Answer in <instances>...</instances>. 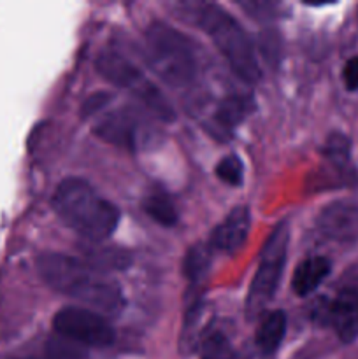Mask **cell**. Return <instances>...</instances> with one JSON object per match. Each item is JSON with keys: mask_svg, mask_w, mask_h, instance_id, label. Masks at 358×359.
<instances>
[{"mask_svg": "<svg viewBox=\"0 0 358 359\" xmlns=\"http://www.w3.org/2000/svg\"><path fill=\"white\" fill-rule=\"evenodd\" d=\"M319 233L339 244L358 241V203L351 200H336L319 210L316 217Z\"/></svg>", "mask_w": 358, "mask_h": 359, "instance_id": "obj_8", "label": "cell"}, {"mask_svg": "<svg viewBox=\"0 0 358 359\" xmlns=\"http://www.w3.org/2000/svg\"><path fill=\"white\" fill-rule=\"evenodd\" d=\"M53 328L58 337L79 346L107 347L116 339L107 318L84 307H63L53 318Z\"/></svg>", "mask_w": 358, "mask_h": 359, "instance_id": "obj_7", "label": "cell"}, {"mask_svg": "<svg viewBox=\"0 0 358 359\" xmlns=\"http://www.w3.org/2000/svg\"><path fill=\"white\" fill-rule=\"evenodd\" d=\"M251 228V214L246 205H239L232 209V212L214 228L211 235V245L220 251L232 252L239 251L248 238Z\"/></svg>", "mask_w": 358, "mask_h": 359, "instance_id": "obj_10", "label": "cell"}, {"mask_svg": "<svg viewBox=\"0 0 358 359\" xmlns=\"http://www.w3.org/2000/svg\"><path fill=\"white\" fill-rule=\"evenodd\" d=\"M190 21H195L211 37L228 65L246 83L260 79V65L244 28L216 4H185Z\"/></svg>", "mask_w": 358, "mask_h": 359, "instance_id": "obj_3", "label": "cell"}, {"mask_svg": "<svg viewBox=\"0 0 358 359\" xmlns=\"http://www.w3.org/2000/svg\"><path fill=\"white\" fill-rule=\"evenodd\" d=\"M84 262L90 263L93 269L100 270V272L109 273L111 270L128 269L130 263H132V256L118 248H102L88 252Z\"/></svg>", "mask_w": 358, "mask_h": 359, "instance_id": "obj_14", "label": "cell"}, {"mask_svg": "<svg viewBox=\"0 0 358 359\" xmlns=\"http://www.w3.org/2000/svg\"><path fill=\"white\" fill-rule=\"evenodd\" d=\"M249 111L248 100L239 97H228L227 100H223L220 104V107L216 109V121L220 123L223 128H232V126L237 125Z\"/></svg>", "mask_w": 358, "mask_h": 359, "instance_id": "obj_17", "label": "cell"}, {"mask_svg": "<svg viewBox=\"0 0 358 359\" xmlns=\"http://www.w3.org/2000/svg\"><path fill=\"white\" fill-rule=\"evenodd\" d=\"M211 258H213L211 245L204 244V242L192 245V248L188 249V252H186L185 262H183V273H185L192 283H199V280L206 276L207 270H209Z\"/></svg>", "mask_w": 358, "mask_h": 359, "instance_id": "obj_16", "label": "cell"}, {"mask_svg": "<svg viewBox=\"0 0 358 359\" xmlns=\"http://www.w3.org/2000/svg\"><path fill=\"white\" fill-rule=\"evenodd\" d=\"M343 81L347 91L358 90V55L346 62L343 69Z\"/></svg>", "mask_w": 358, "mask_h": 359, "instance_id": "obj_21", "label": "cell"}, {"mask_svg": "<svg viewBox=\"0 0 358 359\" xmlns=\"http://www.w3.org/2000/svg\"><path fill=\"white\" fill-rule=\"evenodd\" d=\"M53 207L70 230L91 242L111 237L121 219L118 207L79 177H67L60 182L53 193Z\"/></svg>", "mask_w": 358, "mask_h": 359, "instance_id": "obj_2", "label": "cell"}, {"mask_svg": "<svg viewBox=\"0 0 358 359\" xmlns=\"http://www.w3.org/2000/svg\"><path fill=\"white\" fill-rule=\"evenodd\" d=\"M95 67H97L98 74L105 81L132 93L158 119H161V121H174L175 111L171 102L167 100V97L128 58L112 51V49H105L95 60Z\"/></svg>", "mask_w": 358, "mask_h": 359, "instance_id": "obj_5", "label": "cell"}, {"mask_svg": "<svg viewBox=\"0 0 358 359\" xmlns=\"http://www.w3.org/2000/svg\"><path fill=\"white\" fill-rule=\"evenodd\" d=\"M27 359H32V358H27Z\"/></svg>", "mask_w": 358, "mask_h": 359, "instance_id": "obj_22", "label": "cell"}, {"mask_svg": "<svg viewBox=\"0 0 358 359\" xmlns=\"http://www.w3.org/2000/svg\"><path fill=\"white\" fill-rule=\"evenodd\" d=\"M147 62L172 86H185L195 76L192 41L168 25L154 21L146 32Z\"/></svg>", "mask_w": 358, "mask_h": 359, "instance_id": "obj_4", "label": "cell"}, {"mask_svg": "<svg viewBox=\"0 0 358 359\" xmlns=\"http://www.w3.org/2000/svg\"><path fill=\"white\" fill-rule=\"evenodd\" d=\"M111 95L107 93V91H97V93H93L91 97L86 98V102L83 104V107H81V116L83 118H90V116L97 114L100 109H104L105 105L111 102Z\"/></svg>", "mask_w": 358, "mask_h": 359, "instance_id": "obj_20", "label": "cell"}, {"mask_svg": "<svg viewBox=\"0 0 358 359\" xmlns=\"http://www.w3.org/2000/svg\"><path fill=\"white\" fill-rule=\"evenodd\" d=\"M288 242H290V230L286 223L276 226L265 245L262 249L258 269H256L253 283L248 290L246 298V316L255 319L265 312L267 305L272 302L279 286L281 276H283L284 263H286Z\"/></svg>", "mask_w": 358, "mask_h": 359, "instance_id": "obj_6", "label": "cell"}, {"mask_svg": "<svg viewBox=\"0 0 358 359\" xmlns=\"http://www.w3.org/2000/svg\"><path fill=\"white\" fill-rule=\"evenodd\" d=\"M216 175L223 182L230 186H241L242 177H244V165L237 154H228L221 158L220 163L216 165Z\"/></svg>", "mask_w": 358, "mask_h": 359, "instance_id": "obj_19", "label": "cell"}, {"mask_svg": "<svg viewBox=\"0 0 358 359\" xmlns=\"http://www.w3.org/2000/svg\"><path fill=\"white\" fill-rule=\"evenodd\" d=\"M37 270L51 290L88 305L105 318H116L125 307L121 286L84 259L46 252L39 256Z\"/></svg>", "mask_w": 358, "mask_h": 359, "instance_id": "obj_1", "label": "cell"}, {"mask_svg": "<svg viewBox=\"0 0 358 359\" xmlns=\"http://www.w3.org/2000/svg\"><path fill=\"white\" fill-rule=\"evenodd\" d=\"M332 272V263L325 256H309L304 262L297 265L293 272V280L291 286L298 297H307V294L314 293L323 280L330 276Z\"/></svg>", "mask_w": 358, "mask_h": 359, "instance_id": "obj_12", "label": "cell"}, {"mask_svg": "<svg viewBox=\"0 0 358 359\" xmlns=\"http://www.w3.org/2000/svg\"><path fill=\"white\" fill-rule=\"evenodd\" d=\"M329 321L344 344L358 337V290L344 287L329 304Z\"/></svg>", "mask_w": 358, "mask_h": 359, "instance_id": "obj_11", "label": "cell"}, {"mask_svg": "<svg viewBox=\"0 0 358 359\" xmlns=\"http://www.w3.org/2000/svg\"><path fill=\"white\" fill-rule=\"evenodd\" d=\"M93 133L102 140L125 149H137L142 140V126L126 111L112 112L95 125Z\"/></svg>", "mask_w": 358, "mask_h": 359, "instance_id": "obj_9", "label": "cell"}, {"mask_svg": "<svg viewBox=\"0 0 358 359\" xmlns=\"http://www.w3.org/2000/svg\"><path fill=\"white\" fill-rule=\"evenodd\" d=\"M144 212L161 226H174L178 223V210L165 193H150L142 202Z\"/></svg>", "mask_w": 358, "mask_h": 359, "instance_id": "obj_15", "label": "cell"}, {"mask_svg": "<svg viewBox=\"0 0 358 359\" xmlns=\"http://www.w3.org/2000/svg\"><path fill=\"white\" fill-rule=\"evenodd\" d=\"M286 314L283 311L265 314L255 333V344L263 354L276 353L286 333Z\"/></svg>", "mask_w": 358, "mask_h": 359, "instance_id": "obj_13", "label": "cell"}, {"mask_svg": "<svg viewBox=\"0 0 358 359\" xmlns=\"http://www.w3.org/2000/svg\"><path fill=\"white\" fill-rule=\"evenodd\" d=\"M199 351L202 353V359H234L230 342L223 333L207 332L200 340Z\"/></svg>", "mask_w": 358, "mask_h": 359, "instance_id": "obj_18", "label": "cell"}]
</instances>
